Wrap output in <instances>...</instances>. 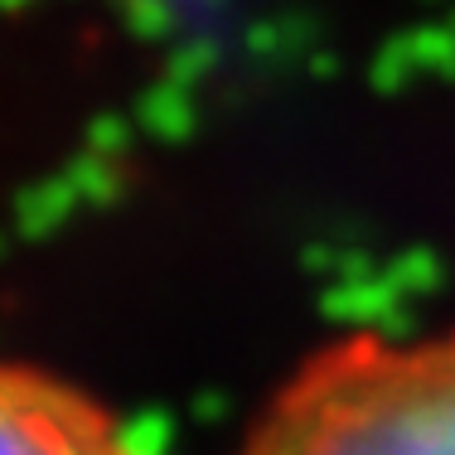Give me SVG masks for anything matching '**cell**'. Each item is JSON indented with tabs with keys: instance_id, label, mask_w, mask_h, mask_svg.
Wrapping results in <instances>:
<instances>
[{
	"instance_id": "6da1fadb",
	"label": "cell",
	"mask_w": 455,
	"mask_h": 455,
	"mask_svg": "<svg viewBox=\"0 0 455 455\" xmlns=\"http://www.w3.org/2000/svg\"><path fill=\"white\" fill-rule=\"evenodd\" d=\"M237 455H455V330H359L315 349Z\"/></svg>"
},
{
	"instance_id": "7a4b0ae2",
	"label": "cell",
	"mask_w": 455,
	"mask_h": 455,
	"mask_svg": "<svg viewBox=\"0 0 455 455\" xmlns=\"http://www.w3.org/2000/svg\"><path fill=\"white\" fill-rule=\"evenodd\" d=\"M0 455H150L68 378L0 359Z\"/></svg>"
}]
</instances>
